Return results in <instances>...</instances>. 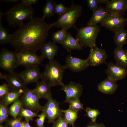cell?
Returning <instances> with one entry per match:
<instances>
[{
    "instance_id": "cell-32",
    "label": "cell",
    "mask_w": 127,
    "mask_h": 127,
    "mask_svg": "<svg viewBox=\"0 0 127 127\" xmlns=\"http://www.w3.org/2000/svg\"><path fill=\"white\" fill-rule=\"evenodd\" d=\"M9 114L7 106L1 101L0 103V123L1 124L7 120Z\"/></svg>"
},
{
    "instance_id": "cell-35",
    "label": "cell",
    "mask_w": 127,
    "mask_h": 127,
    "mask_svg": "<svg viewBox=\"0 0 127 127\" xmlns=\"http://www.w3.org/2000/svg\"><path fill=\"white\" fill-rule=\"evenodd\" d=\"M68 124L64 117L61 116L53 122L52 127H68Z\"/></svg>"
},
{
    "instance_id": "cell-28",
    "label": "cell",
    "mask_w": 127,
    "mask_h": 127,
    "mask_svg": "<svg viewBox=\"0 0 127 127\" xmlns=\"http://www.w3.org/2000/svg\"><path fill=\"white\" fill-rule=\"evenodd\" d=\"M22 107L23 105L21 101L19 98L13 103L10 107L8 109L9 114L13 118H16Z\"/></svg>"
},
{
    "instance_id": "cell-46",
    "label": "cell",
    "mask_w": 127,
    "mask_h": 127,
    "mask_svg": "<svg viewBox=\"0 0 127 127\" xmlns=\"http://www.w3.org/2000/svg\"><path fill=\"white\" fill-rule=\"evenodd\" d=\"M29 121H25V127H31L29 123Z\"/></svg>"
},
{
    "instance_id": "cell-41",
    "label": "cell",
    "mask_w": 127,
    "mask_h": 127,
    "mask_svg": "<svg viewBox=\"0 0 127 127\" xmlns=\"http://www.w3.org/2000/svg\"><path fill=\"white\" fill-rule=\"evenodd\" d=\"M38 1V0H22L20 3L25 6H32V5L36 4Z\"/></svg>"
},
{
    "instance_id": "cell-1",
    "label": "cell",
    "mask_w": 127,
    "mask_h": 127,
    "mask_svg": "<svg viewBox=\"0 0 127 127\" xmlns=\"http://www.w3.org/2000/svg\"><path fill=\"white\" fill-rule=\"evenodd\" d=\"M55 24V22L48 24L41 18L33 17L11 34L9 43L16 52L29 50L36 52L45 43L49 31Z\"/></svg>"
},
{
    "instance_id": "cell-22",
    "label": "cell",
    "mask_w": 127,
    "mask_h": 127,
    "mask_svg": "<svg viewBox=\"0 0 127 127\" xmlns=\"http://www.w3.org/2000/svg\"><path fill=\"white\" fill-rule=\"evenodd\" d=\"M61 44L68 52L74 50H81L83 48L78 40L69 32H67Z\"/></svg>"
},
{
    "instance_id": "cell-43",
    "label": "cell",
    "mask_w": 127,
    "mask_h": 127,
    "mask_svg": "<svg viewBox=\"0 0 127 127\" xmlns=\"http://www.w3.org/2000/svg\"><path fill=\"white\" fill-rule=\"evenodd\" d=\"M3 1L6 2L10 3L17 2L20 1V0H2Z\"/></svg>"
},
{
    "instance_id": "cell-7",
    "label": "cell",
    "mask_w": 127,
    "mask_h": 127,
    "mask_svg": "<svg viewBox=\"0 0 127 127\" xmlns=\"http://www.w3.org/2000/svg\"><path fill=\"white\" fill-rule=\"evenodd\" d=\"M21 99L24 107L35 112L42 111L43 106L40 104V99L33 89L27 88L22 95Z\"/></svg>"
},
{
    "instance_id": "cell-11",
    "label": "cell",
    "mask_w": 127,
    "mask_h": 127,
    "mask_svg": "<svg viewBox=\"0 0 127 127\" xmlns=\"http://www.w3.org/2000/svg\"><path fill=\"white\" fill-rule=\"evenodd\" d=\"M127 21V17L125 18L123 15H110L101 24V26L115 33L123 29Z\"/></svg>"
},
{
    "instance_id": "cell-8",
    "label": "cell",
    "mask_w": 127,
    "mask_h": 127,
    "mask_svg": "<svg viewBox=\"0 0 127 127\" xmlns=\"http://www.w3.org/2000/svg\"><path fill=\"white\" fill-rule=\"evenodd\" d=\"M19 66L16 52L3 49L0 54V66L9 72L13 71Z\"/></svg>"
},
{
    "instance_id": "cell-20",
    "label": "cell",
    "mask_w": 127,
    "mask_h": 127,
    "mask_svg": "<svg viewBox=\"0 0 127 127\" xmlns=\"http://www.w3.org/2000/svg\"><path fill=\"white\" fill-rule=\"evenodd\" d=\"M118 87L116 82L107 77L98 85L97 88L99 91L103 94H112L117 90Z\"/></svg>"
},
{
    "instance_id": "cell-49",
    "label": "cell",
    "mask_w": 127,
    "mask_h": 127,
    "mask_svg": "<svg viewBox=\"0 0 127 127\" xmlns=\"http://www.w3.org/2000/svg\"></svg>"
},
{
    "instance_id": "cell-26",
    "label": "cell",
    "mask_w": 127,
    "mask_h": 127,
    "mask_svg": "<svg viewBox=\"0 0 127 127\" xmlns=\"http://www.w3.org/2000/svg\"><path fill=\"white\" fill-rule=\"evenodd\" d=\"M62 111L65 120L71 127H75V123L78 118V113L69 108L67 110L62 109Z\"/></svg>"
},
{
    "instance_id": "cell-12",
    "label": "cell",
    "mask_w": 127,
    "mask_h": 127,
    "mask_svg": "<svg viewBox=\"0 0 127 127\" xmlns=\"http://www.w3.org/2000/svg\"><path fill=\"white\" fill-rule=\"evenodd\" d=\"M5 79L11 91L19 92L23 94L28 88L27 84L20 74L14 71L9 72L7 74Z\"/></svg>"
},
{
    "instance_id": "cell-6",
    "label": "cell",
    "mask_w": 127,
    "mask_h": 127,
    "mask_svg": "<svg viewBox=\"0 0 127 127\" xmlns=\"http://www.w3.org/2000/svg\"><path fill=\"white\" fill-rule=\"evenodd\" d=\"M16 52L19 65L26 68L38 67L44 59L41 55H38L32 51H21Z\"/></svg>"
},
{
    "instance_id": "cell-47",
    "label": "cell",
    "mask_w": 127,
    "mask_h": 127,
    "mask_svg": "<svg viewBox=\"0 0 127 127\" xmlns=\"http://www.w3.org/2000/svg\"><path fill=\"white\" fill-rule=\"evenodd\" d=\"M21 127H25V121H22L21 123Z\"/></svg>"
},
{
    "instance_id": "cell-25",
    "label": "cell",
    "mask_w": 127,
    "mask_h": 127,
    "mask_svg": "<svg viewBox=\"0 0 127 127\" xmlns=\"http://www.w3.org/2000/svg\"><path fill=\"white\" fill-rule=\"evenodd\" d=\"M56 4L54 0H47L43 8V15L41 18L44 19L46 17H49L55 14V8Z\"/></svg>"
},
{
    "instance_id": "cell-39",
    "label": "cell",
    "mask_w": 127,
    "mask_h": 127,
    "mask_svg": "<svg viewBox=\"0 0 127 127\" xmlns=\"http://www.w3.org/2000/svg\"><path fill=\"white\" fill-rule=\"evenodd\" d=\"M87 2L88 7L93 12L98 7V0H87Z\"/></svg>"
},
{
    "instance_id": "cell-18",
    "label": "cell",
    "mask_w": 127,
    "mask_h": 127,
    "mask_svg": "<svg viewBox=\"0 0 127 127\" xmlns=\"http://www.w3.org/2000/svg\"><path fill=\"white\" fill-rule=\"evenodd\" d=\"M110 15L105 8L100 6L93 12L91 17L87 24V26H93L99 23L101 24Z\"/></svg>"
},
{
    "instance_id": "cell-2",
    "label": "cell",
    "mask_w": 127,
    "mask_h": 127,
    "mask_svg": "<svg viewBox=\"0 0 127 127\" xmlns=\"http://www.w3.org/2000/svg\"><path fill=\"white\" fill-rule=\"evenodd\" d=\"M62 65L54 60L49 61L45 66V69L42 73V80L44 81L51 88L57 86H62L64 74L66 69Z\"/></svg>"
},
{
    "instance_id": "cell-17",
    "label": "cell",
    "mask_w": 127,
    "mask_h": 127,
    "mask_svg": "<svg viewBox=\"0 0 127 127\" xmlns=\"http://www.w3.org/2000/svg\"><path fill=\"white\" fill-rule=\"evenodd\" d=\"M20 74L26 84L37 83L42 79V73L38 67L26 68Z\"/></svg>"
},
{
    "instance_id": "cell-36",
    "label": "cell",
    "mask_w": 127,
    "mask_h": 127,
    "mask_svg": "<svg viewBox=\"0 0 127 127\" xmlns=\"http://www.w3.org/2000/svg\"><path fill=\"white\" fill-rule=\"evenodd\" d=\"M22 119L21 117L19 116L16 118L7 120L6 121V124L10 127H21Z\"/></svg>"
},
{
    "instance_id": "cell-5",
    "label": "cell",
    "mask_w": 127,
    "mask_h": 127,
    "mask_svg": "<svg viewBox=\"0 0 127 127\" xmlns=\"http://www.w3.org/2000/svg\"><path fill=\"white\" fill-rule=\"evenodd\" d=\"M75 28L77 31L75 38L82 46L90 48L96 46V39L100 30L99 26L97 25L87 26Z\"/></svg>"
},
{
    "instance_id": "cell-3",
    "label": "cell",
    "mask_w": 127,
    "mask_h": 127,
    "mask_svg": "<svg viewBox=\"0 0 127 127\" xmlns=\"http://www.w3.org/2000/svg\"><path fill=\"white\" fill-rule=\"evenodd\" d=\"M33 13L32 6H25L20 3L9 9L4 14L9 24L16 27L23 24L24 21L32 19Z\"/></svg>"
},
{
    "instance_id": "cell-21",
    "label": "cell",
    "mask_w": 127,
    "mask_h": 127,
    "mask_svg": "<svg viewBox=\"0 0 127 127\" xmlns=\"http://www.w3.org/2000/svg\"><path fill=\"white\" fill-rule=\"evenodd\" d=\"M51 88L44 81L42 80L36 83L33 90L39 99L44 98L48 100L52 97Z\"/></svg>"
},
{
    "instance_id": "cell-45",
    "label": "cell",
    "mask_w": 127,
    "mask_h": 127,
    "mask_svg": "<svg viewBox=\"0 0 127 127\" xmlns=\"http://www.w3.org/2000/svg\"><path fill=\"white\" fill-rule=\"evenodd\" d=\"M7 76V74H3L1 73H0V79H5Z\"/></svg>"
},
{
    "instance_id": "cell-40",
    "label": "cell",
    "mask_w": 127,
    "mask_h": 127,
    "mask_svg": "<svg viewBox=\"0 0 127 127\" xmlns=\"http://www.w3.org/2000/svg\"><path fill=\"white\" fill-rule=\"evenodd\" d=\"M10 89L7 84L4 83L0 86V96L2 97L10 91Z\"/></svg>"
},
{
    "instance_id": "cell-29",
    "label": "cell",
    "mask_w": 127,
    "mask_h": 127,
    "mask_svg": "<svg viewBox=\"0 0 127 127\" xmlns=\"http://www.w3.org/2000/svg\"><path fill=\"white\" fill-rule=\"evenodd\" d=\"M68 30L64 28L54 33L52 36L53 42L61 44L67 34Z\"/></svg>"
},
{
    "instance_id": "cell-31",
    "label": "cell",
    "mask_w": 127,
    "mask_h": 127,
    "mask_svg": "<svg viewBox=\"0 0 127 127\" xmlns=\"http://www.w3.org/2000/svg\"><path fill=\"white\" fill-rule=\"evenodd\" d=\"M37 113L22 107L18 115L20 117H24L25 121H29L32 120L34 117L38 116Z\"/></svg>"
},
{
    "instance_id": "cell-13",
    "label": "cell",
    "mask_w": 127,
    "mask_h": 127,
    "mask_svg": "<svg viewBox=\"0 0 127 127\" xmlns=\"http://www.w3.org/2000/svg\"><path fill=\"white\" fill-rule=\"evenodd\" d=\"M107 55L105 50L96 46L90 48L89 54L87 58L90 66H96L106 63Z\"/></svg>"
},
{
    "instance_id": "cell-50",
    "label": "cell",
    "mask_w": 127,
    "mask_h": 127,
    "mask_svg": "<svg viewBox=\"0 0 127 127\" xmlns=\"http://www.w3.org/2000/svg\"></svg>"
},
{
    "instance_id": "cell-24",
    "label": "cell",
    "mask_w": 127,
    "mask_h": 127,
    "mask_svg": "<svg viewBox=\"0 0 127 127\" xmlns=\"http://www.w3.org/2000/svg\"><path fill=\"white\" fill-rule=\"evenodd\" d=\"M115 33L113 39L116 47H123L127 42V31L123 28Z\"/></svg>"
},
{
    "instance_id": "cell-34",
    "label": "cell",
    "mask_w": 127,
    "mask_h": 127,
    "mask_svg": "<svg viewBox=\"0 0 127 127\" xmlns=\"http://www.w3.org/2000/svg\"><path fill=\"white\" fill-rule=\"evenodd\" d=\"M69 104V108L75 111L78 113L81 109H84L83 104L81 102L79 99L72 101Z\"/></svg>"
},
{
    "instance_id": "cell-37",
    "label": "cell",
    "mask_w": 127,
    "mask_h": 127,
    "mask_svg": "<svg viewBox=\"0 0 127 127\" xmlns=\"http://www.w3.org/2000/svg\"><path fill=\"white\" fill-rule=\"evenodd\" d=\"M67 8L64 6L62 3L56 4L55 8V14L59 15L64 13L67 10Z\"/></svg>"
},
{
    "instance_id": "cell-15",
    "label": "cell",
    "mask_w": 127,
    "mask_h": 127,
    "mask_svg": "<svg viewBox=\"0 0 127 127\" xmlns=\"http://www.w3.org/2000/svg\"><path fill=\"white\" fill-rule=\"evenodd\" d=\"M107 65L105 72L107 77L110 79L116 82L124 79L126 77L127 69L112 62L109 63Z\"/></svg>"
},
{
    "instance_id": "cell-48",
    "label": "cell",
    "mask_w": 127,
    "mask_h": 127,
    "mask_svg": "<svg viewBox=\"0 0 127 127\" xmlns=\"http://www.w3.org/2000/svg\"><path fill=\"white\" fill-rule=\"evenodd\" d=\"M0 127H3V125L1 124H0Z\"/></svg>"
},
{
    "instance_id": "cell-4",
    "label": "cell",
    "mask_w": 127,
    "mask_h": 127,
    "mask_svg": "<svg viewBox=\"0 0 127 127\" xmlns=\"http://www.w3.org/2000/svg\"><path fill=\"white\" fill-rule=\"evenodd\" d=\"M82 8L79 4H74L72 1L71 6L67 8L66 11L59 15L55 22V26L58 28H66L68 29L72 27L76 28L77 20L81 14Z\"/></svg>"
},
{
    "instance_id": "cell-44",
    "label": "cell",
    "mask_w": 127,
    "mask_h": 127,
    "mask_svg": "<svg viewBox=\"0 0 127 127\" xmlns=\"http://www.w3.org/2000/svg\"><path fill=\"white\" fill-rule=\"evenodd\" d=\"M99 3L101 4H106L107 3L109 0H98Z\"/></svg>"
},
{
    "instance_id": "cell-27",
    "label": "cell",
    "mask_w": 127,
    "mask_h": 127,
    "mask_svg": "<svg viewBox=\"0 0 127 127\" xmlns=\"http://www.w3.org/2000/svg\"><path fill=\"white\" fill-rule=\"evenodd\" d=\"M22 94L19 92L10 91L1 97L2 100L1 101L4 105L8 106L17 100Z\"/></svg>"
},
{
    "instance_id": "cell-51",
    "label": "cell",
    "mask_w": 127,
    "mask_h": 127,
    "mask_svg": "<svg viewBox=\"0 0 127 127\" xmlns=\"http://www.w3.org/2000/svg\"></svg>"
},
{
    "instance_id": "cell-23",
    "label": "cell",
    "mask_w": 127,
    "mask_h": 127,
    "mask_svg": "<svg viewBox=\"0 0 127 127\" xmlns=\"http://www.w3.org/2000/svg\"><path fill=\"white\" fill-rule=\"evenodd\" d=\"M114 56L115 64L127 69V50L123 47H116L114 49Z\"/></svg>"
},
{
    "instance_id": "cell-19",
    "label": "cell",
    "mask_w": 127,
    "mask_h": 127,
    "mask_svg": "<svg viewBox=\"0 0 127 127\" xmlns=\"http://www.w3.org/2000/svg\"><path fill=\"white\" fill-rule=\"evenodd\" d=\"M58 46L53 42L45 43L41 48V56L44 59H48L49 61L54 60L58 50Z\"/></svg>"
},
{
    "instance_id": "cell-38",
    "label": "cell",
    "mask_w": 127,
    "mask_h": 127,
    "mask_svg": "<svg viewBox=\"0 0 127 127\" xmlns=\"http://www.w3.org/2000/svg\"><path fill=\"white\" fill-rule=\"evenodd\" d=\"M39 118L36 120L37 127H44V123L46 116L45 113L42 111L41 113L39 115Z\"/></svg>"
},
{
    "instance_id": "cell-33",
    "label": "cell",
    "mask_w": 127,
    "mask_h": 127,
    "mask_svg": "<svg viewBox=\"0 0 127 127\" xmlns=\"http://www.w3.org/2000/svg\"><path fill=\"white\" fill-rule=\"evenodd\" d=\"M85 111L86 112V115L91 119L92 122H96L97 118L100 114L99 111L97 109H92L89 107H87Z\"/></svg>"
},
{
    "instance_id": "cell-30",
    "label": "cell",
    "mask_w": 127,
    "mask_h": 127,
    "mask_svg": "<svg viewBox=\"0 0 127 127\" xmlns=\"http://www.w3.org/2000/svg\"><path fill=\"white\" fill-rule=\"evenodd\" d=\"M1 19H0V44L3 45L9 43L11 35L10 34L7 30L2 25Z\"/></svg>"
},
{
    "instance_id": "cell-9",
    "label": "cell",
    "mask_w": 127,
    "mask_h": 127,
    "mask_svg": "<svg viewBox=\"0 0 127 127\" xmlns=\"http://www.w3.org/2000/svg\"><path fill=\"white\" fill-rule=\"evenodd\" d=\"M43 106L42 111L45 114L49 123H53L59 117L63 115L62 109L59 107L60 103L52 97L47 100Z\"/></svg>"
},
{
    "instance_id": "cell-10",
    "label": "cell",
    "mask_w": 127,
    "mask_h": 127,
    "mask_svg": "<svg viewBox=\"0 0 127 127\" xmlns=\"http://www.w3.org/2000/svg\"><path fill=\"white\" fill-rule=\"evenodd\" d=\"M61 86L60 90L64 91L66 95L64 103H69L72 101L79 99L83 90L81 84L71 81L69 84H64Z\"/></svg>"
},
{
    "instance_id": "cell-42",
    "label": "cell",
    "mask_w": 127,
    "mask_h": 127,
    "mask_svg": "<svg viewBox=\"0 0 127 127\" xmlns=\"http://www.w3.org/2000/svg\"><path fill=\"white\" fill-rule=\"evenodd\" d=\"M84 127H106L103 123H97L96 122L93 123L91 121L89 122L88 124Z\"/></svg>"
},
{
    "instance_id": "cell-14",
    "label": "cell",
    "mask_w": 127,
    "mask_h": 127,
    "mask_svg": "<svg viewBox=\"0 0 127 127\" xmlns=\"http://www.w3.org/2000/svg\"><path fill=\"white\" fill-rule=\"evenodd\" d=\"M64 66L66 69H68L73 71L77 72L85 70L90 66L87 59H82L71 55L66 57Z\"/></svg>"
},
{
    "instance_id": "cell-16",
    "label": "cell",
    "mask_w": 127,
    "mask_h": 127,
    "mask_svg": "<svg viewBox=\"0 0 127 127\" xmlns=\"http://www.w3.org/2000/svg\"><path fill=\"white\" fill-rule=\"evenodd\" d=\"M105 8L110 15H124L127 10V0L109 1L106 4Z\"/></svg>"
}]
</instances>
